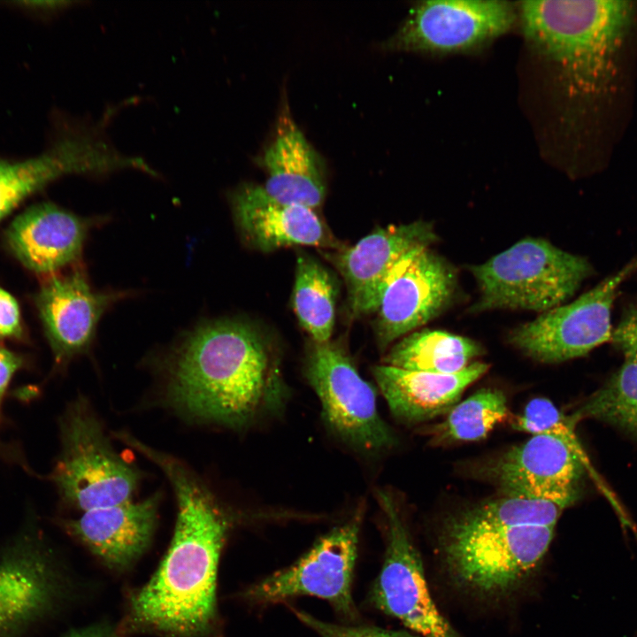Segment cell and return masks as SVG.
Instances as JSON below:
<instances>
[{
    "mask_svg": "<svg viewBox=\"0 0 637 637\" xmlns=\"http://www.w3.org/2000/svg\"><path fill=\"white\" fill-rule=\"evenodd\" d=\"M162 495L82 512L64 519V530L84 545L108 569L127 571L148 549L153 539Z\"/></svg>",
    "mask_w": 637,
    "mask_h": 637,
    "instance_id": "19",
    "label": "cell"
},
{
    "mask_svg": "<svg viewBox=\"0 0 637 637\" xmlns=\"http://www.w3.org/2000/svg\"><path fill=\"white\" fill-rule=\"evenodd\" d=\"M260 163L266 173L262 188L270 197L315 211L321 206L326 195L324 164L288 116L280 119Z\"/></svg>",
    "mask_w": 637,
    "mask_h": 637,
    "instance_id": "21",
    "label": "cell"
},
{
    "mask_svg": "<svg viewBox=\"0 0 637 637\" xmlns=\"http://www.w3.org/2000/svg\"><path fill=\"white\" fill-rule=\"evenodd\" d=\"M130 445L163 471L178 510L169 549L151 578L130 595L119 626L129 635L218 637V571L230 516L181 461L138 439Z\"/></svg>",
    "mask_w": 637,
    "mask_h": 637,
    "instance_id": "1",
    "label": "cell"
},
{
    "mask_svg": "<svg viewBox=\"0 0 637 637\" xmlns=\"http://www.w3.org/2000/svg\"><path fill=\"white\" fill-rule=\"evenodd\" d=\"M60 637H129L119 625L98 622L69 630Z\"/></svg>",
    "mask_w": 637,
    "mask_h": 637,
    "instance_id": "33",
    "label": "cell"
},
{
    "mask_svg": "<svg viewBox=\"0 0 637 637\" xmlns=\"http://www.w3.org/2000/svg\"><path fill=\"white\" fill-rule=\"evenodd\" d=\"M20 319L18 302L0 288V338L19 337L22 334Z\"/></svg>",
    "mask_w": 637,
    "mask_h": 637,
    "instance_id": "31",
    "label": "cell"
},
{
    "mask_svg": "<svg viewBox=\"0 0 637 637\" xmlns=\"http://www.w3.org/2000/svg\"><path fill=\"white\" fill-rule=\"evenodd\" d=\"M61 451L49 475L63 503L81 512L132 501L140 472L112 448L83 396L59 420Z\"/></svg>",
    "mask_w": 637,
    "mask_h": 637,
    "instance_id": "6",
    "label": "cell"
},
{
    "mask_svg": "<svg viewBox=\"0 0 637 637\" xmlns=\"http://www.w3.org/2000/svg\"><path fill=\"white\" fill-rule=\"evenodd\" d=\"M234 218L243 240L261 251L292 246L332 250L344 247L317 211L270 197L262 186L242 184L230 197Z\"/></svg>",
    "mask_w": 637,
    "mask_h": 637,
    "instance_id": "18",
    "label": "cell"
},
{
    "mask_svg": "<svg viewBox=\"0 0 637 637\" xmlns=\"http://www.w3.org/2000/svg\"><path fill=\"white\" fill-rule=\"evenodd\" d=\"M487 369V364L472 362L457 372L434 373L381 364L372 373L391 412L403 421L418 423L448 413Z\"/></svg>",
    "mask_w": 637,
    "mask_h": 637,
    "instance_id": "22",
    "label": "cell"
},
{
    "mask_svg": "<svg viewBox=\"0 0 637 637\" xmlns=\"http://www.w3.org/2000/svg\"><path fill=\"white\" fill-rule=\"evenodd\" d=\"M630 2L615 0L524 1V35L555 64L567 92L593 100L610 82L614 59L633 18Z\"/></svg>",
    "mask_w": 637,
    "mask_h": 637,
    "instance_id": "3",
    "label": "cell"
},
{
    "mask_svg": "<svg viewBox=\"0 0 637 637\" xmlns=\"http://www.w3.org/2000/svg\"><path fill=\"white\" fill-rule=\"evenodd\" d=\"M388 526L387 550L373 588V600L385 613L420 637H460L435 606L420 557L393 496L378 491Z\"/></svg>",
    "mask_w": 637,
    "mask_h": 637,
    "instance_id": "12",
    "label": "cell"
},
{
    "mask_svg": "<svg viewBox=\"0 0 637 637\" xmlns=\"http://www.w3.org/2000/svg\"><path fill=\"white\" fill-rule=\"evenodd\" d=\"M610 341L625 360L637 364V303L624 311L619 323L612 330Z\"/></svg>",
    "mask_w": 637,
    "mask_h": 637,
    "instance_id": "30",
    "label": "cell"
},
{
    "mask_svg": "<svg viewBox=\"0 0 637 637\" xmlns=\"http://www.w3.org/2000/svg\"><path fill=\"white\" fill-rule=\"evenodd\" d=\"M637 272V256L568 304L542 312L516 329L510 342L542 363L582 357L611 340V310L621 285Z\"/></svg>",
    "mask_w": 637,
    "mask_h": 637,
    "instance_id": "9",
    "label": "cell"
},
{
    "mask_svg": "<svg viewBox=\"0 0 637 637\" xmlns=\"http://www.w3.org/2000/svg\"><path fill=\"white\" fill-rule=\"evenodd\" d=\"M510 2L424 1L386 42L390 50L448 54L481 47L507 33L516 19Z\"/></svg>",
    "mask_w": 637,
    "mask_h": 637,
    "instance_id": "10",
    "label": "cell"
},
{
    "mask_svg": "<svg viewBox=\"0 0 637 637\" xmlns=\"http://www.w3.org/2000/svg\"><path fill=\"white\" fill-rule=\"evenodd\" d=\"M69 591L56 553L29 518L0 547V637H22L55 615Z\"/></svg>",
    "mask_w": 637,
    "mask_h": 637,
    "instance_id": "7",
    "label": "cell"
},
{
    "mask_svg": "<svg viewBox=\"0 0 637 637\" xmlns=\"http://www.w3.org/2000/svg\"><path fill=\"white\" fill-rule=\"evenodd\" d=\"M295 616L320 637H420L405 631H392L371 626H346L318 619L311 615L294 610Z\"/></svg>",
    "mask_w": 637,
    "mask_h": 637,
    "instance_id": "29",
    "label": "cell"
},
{
    "mask_svg": "<svg viewBox=\"0 0 637 637\" xmlns=\"http://www.w3.org/2000/svg\"><path fill=\"white\" fill-rule=\"evenodd\" d=\"M584 467L562 441L542 434L506 451L492 477L506 496L549 501L564 510L576 501Z\"/></svg>",
    "mask_w": 637,
    "mask_h": 637,
    "instance_id": "16",
    "label": "cell"
},
{
    "mask_svg": "<svg viewBox=\"0 0 637 637\" xmlns=\"http://www.w3.org/2000/svg\"><path fill=\"white\" fill-rule=\"evenodd\" d=\"M471 270L480 291L473 311L542 313L561 305L593 273L586 258L540 238L523 239Z\"/></svg>",
    "mask_w": 637,
    "mask_h": 637,
    "instance_id": "5",
    "label": "cell"
},
{
    "mask_svg": "<svg viewBox=\"0 0 637 637\" xmlns=\"http://www.w3.org/2000/svg\"><path fill=\"white\" fill-rule=\"evenodd\" d=\"M456 286L453 269L428 248L407 257L382 296L374 323L380 349L426 324L450 301Z\"/></svg>",
    "mask_w": 637,
    "mask_h": 637,
    "instance_id": "14",
    "label": "cell"
},
{
    "mask_svg": "<svg viewBox=\"0 0 637 637\" xmlns=\"http://www.w3.org/2000/svg\"><path fill=\"white\" fill-rule=\"evenodd\" d=\"M91 220L53 203L34 205L11 223L7 245L27 269L53 274L81 256Z\"/></svg>",
    "mask_w": 637,
    "mask_h": 637,
    "instance_id": "20",
    "label": "cell"
},
{
    "mask_svg": "<svg viewBox=\"0 0 637 637\" xmlns=\"http://www.w3.org/2000/svg\"><path fill=\"white\" fill-rule=\"evenodd\" d=\"M509 415L507 399L497 388H485L457 403L444 421L432 428L434 445L484 439Z\"/></svg>",
    "mask_w": 637,
    "mask_h": 637,
    "instance_id": "25",
    "label": "cell"
},
{
    "mask_svg": "<svg viewBox=\"0 0 637 637\" xmlns=\"http://www.w3.org/2000/svg\"><path fill=\"white\" fill-rule=\"evenodd\" d=\"M362 510L322 537L295 564L268 576L249 587L244 595L259 602L311 595L326 600L342 614L353 617L356 609L351 582Z\"/></svg>",
    "mask_w": 637,
    "mask_h": 637,
    "instance_id": "11",
    "label": "cell"
},
{
    "mask_svg": "<svg viewBox=\"0 0 637 637\" xmlns=\"http://www.w3.org/2000/svg\"><path fill=\"white\" fill-rule=\"evenodd\" d=\"M337 286L331 273L316 258L297 257L292 306L301 326L312 342L330 341L335 318Z\"/></svg>",
    "mask_w": 637,
    "mask_h": 637,
    "instance_id": "24",
    "label": "cell"
},
{
    "mask_svg": "<svg viewBox=\"0 0 637 637\" xmlns=\"http://www.w3.org/2000/svg\"><path fill=\"white\" fill-rule=\"evenodd\" d=\"M126 162L95 127L63 137L40 156L0 159V221L27 197L64 175L104 174L124 168Z\"/></svg>",
    "mask_w": 637,
    "mask_h": 637,
    "instance_id": "15",
    "label": "cell"
},
{
    "mask_svg": "<svg viewBox=\"0 0 637 637\" xmlns=\"http://www.w3.org/2000/svg\"><path fill=\"white\" fill-rule=\"evenodd\" d=\"M304 373L319 399L326 424L341 439L368 453L395 444L393 432L379 414L373 388L360 376L340 344L311 341Z\"/></svg>",
    "mask_w": 637,
    "mask_h": 637,
    "instance_id": "8",
    "label": "cell"
},
{
    "mask_svg": "<svg viewBox=\"0 0 637 637\" xmlns=\"http://www.w3.org/2000/svg\"><path fill=\"white\" fill-rule=\"evenodd\" d=\"M123 292L94 290L81 270L50 274L36 296V306L55 361L64 365L90 347L98 322Z\"/></svg>",
    "mask_w": 637,
    "mask_h": 637,
    "instance_id": "17",
    "label": "cell"
},
{
    "mask_svg": "<svg viewBox=\"0 0 637 637\" xmlns=\"http://www.w3.org/2000/svg\"><path fill=\"white\" fill-rule=\"evenodd\" d=\"M563 508L537 499L506 496L480 503L452 518L483 527L556 526Z\"/></svg>",
    "mask_w": 637,
    "mask_h": 637,
    "instance_id": "27",
    "label": "cell"
},
{
    "mask_svg": "<svg viewBox=\"0 0 637 637\" xmlns=\"http://www.w3.org/2000/svg\"><path fill=\"white\" fill-rule=\"evenodd\" d=\"M436 239L423 220L377 228L355 245L323 252L343 278L353 315L376 312L381 296L401 263Z\"/></svg>",
    "mask_w": 637,
    "mask_h": 637,
    "instance_id": "13",
    "label": "cell"
},
{
    "mask_svg": "<svg viewBox=\"0 0 637 637\" xmlns=\"http://www.w3.org/2000/svg\"><path fill=\"white\" fill-rule=\"evenodd\" d=\"M22 358L14 352L0 346V416L1 407L8 386L14 373L20 368Z\"/></svg>",
    "mask_w": 637,
    "mask_h": 637,
    "instance_id": "32",
    "label": "cell"
},
{
    "mask_svg": "<svg viewBox=\"0 0 637 637\" xmlns=\"http://www.w3.org/2000/svg\"><path fill=\"white\" fill-rule=\"evenodd\" d=\"M480 353L481 347L470 338L424 329L401 339L382 364L411 371L454 373L466 368Z\"/></svg>",
    "mask_w": 637,
    "mask_h": 637,
    "instance_id": "23",
    "label": "cell"
},
{
    "mask_svg": "<svg viewBox=\"0 0 637 637\" xmlns=\"http://www.w3.org/2000/svg\"><path fill=\"white\" fill-rule=\"evenodd\" d=\"M23 4H27L29 7H34L36 9H42V10H58L60 8H64L65 4H70L71 2L66 1H30V2H23Z\"/></svg>",
    "mask_w": 637,
    "mask_h": 637,
    "instance_id": "34",
    "label": "cell"
},
{
    "mask_svg": "<svg viewBox=\"0 0 637 637\" xmlns=\"http://www.w3.org/2000/svg\"><path fill=\"white\" fill-rule=\"evenodd\" d=\"M510 425L518 431L527 432L533 435H548L562 441L578 457L584 469L597 479L575 434L576 426L549 399L536 397L529 401L524 411L511 418Z\"/></svg>",
    "mask_w": 637,
    "mask_h": 637,
    "instance_id": "28",
    "label": "cell"
},
{
    "mask_svg": "<svg viewBox=\"0 0 637 637\" xmlns=\"http://www.w3.org/2000/svg\"><path fill=\"white\" fill-rule=\"evenodd\" d=\"M288 392L262 335L242 320L196 326L166 360L165 400L191 421L242 429L280 411Z\"/></svg>",
    "mask_w": 637,
    "mask_h": 637,
    "instance_id": "2",
    "label": "cell"
},
{
    "mask_svg": "<svg viewBox=\"0 0 637 637\" xmlns=\"http://www.w3.org/2000/svg\"><path fill=\"white\" fill-rule=\"evenodd\" d=\"M554 532V526H473L451 518L441 536L442 562L463 591L482 598L503 597L537 571Z\"/></svg>",
    "mask_w": 637,
    "mask_h": 637,
    "instance_id": "4",
    "label": "cell"
},
{
    "mask_svg": "<svg viewBox=\"0 0 637 637\" xmlns=\"http://www.w3.org/2000/svg\"><path fill=\"white\" fill-rule=\"evenodd\" d=\"M568 417L574 426L592 418L637 438V364L625 360L600 389Z\"/></svg>",
    "mask_w": 637,
    "mask_h": 637,
    "instance_id": "26",
    "label": "cell"
}]
</instances>
